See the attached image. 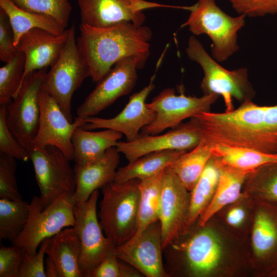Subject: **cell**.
<instances>
[{"instance_id":"obj_39","label":"cell","mask_w":277,"mask_h":277,"mask_svg":"<svg viewBox=\"0 0 277 277\" xmlns=\"http://www.w3.org/2000/svg\"><path fill=\"white\" fill-rule=\"evenodd\" d=\"M143 275L116 254L106 258L95 269L91 277H141Z\"/></svg>"},{"instance_id":"obj_32","label":"cell","mask_w":277,"mask_h":277,"mask_svg":"<svg viewBox=\"0 0 277 277\" xmlns=\"http://www.w3.org/2000/svg\"><path fill=\"white\" fill-rule=\"evenodd\" d=\"M243 192L253 200L277 207V162L263 165L251 172Z\"/></svg>"},{"instance_id":"obj_7","label":"cell","mask_w":277,"mask_h":277,"mask_svg":"<svg viewBox=\"0 0 277 277\" xmlns=\"http://www.w3.org/2000/svg\"><path fill=\"white\" fill-rule=\"evenodd\" d=\"M68 38L59 56L47 72L41 88L52 96L70 122L71 100L74 92L90 77L88 66L78 49L72 25Z\"/></svg>"},{"instance_id":"obj_42","label":"cell","mask_w":277,"mask_h":277,"mask_svg":"<svg viewBox=\"0 0 277 277\" xmlns=\"http://www.w3.org/2000/svg\"><path fill=\"white\" fill-rule=\"evenodd\" d=\"M25 250L12 245L0 247V277H18V271Z\"/></svg>"},{"instance_id":"obj_28","label":"cell","mask_w":277,"mask_h":277,"mask_svg":"<svg viewBox=\"0 0 277 277\" xmlns=\"http://www.w3.org/2000/svg\"><path fill=\"white\" fill-rule=\"evenodd\" d=\"M0 8L5 11L9 18L15 47L20 37L32 29H44L55 35L61 34L66 30L52 17L25 11L10 0H0Z\"/></svg>"},{"instance_id":"obj_13","label":"cell","mask_w":277,"mask_h":277,"mask_svg":"<svg viewBox=\"0 0 277 277\" xmlns=\"http://www.w3.org/2000/svg\"><path fill=\"white\" fill-rule=\"evenodd\" d=\"M215 93L202 97L186 96L184 92L176 95L173 88H166L154 97L147 106L156 112L150 124L142 129L141 133L156 135L168 128H174L186 118L210 111L211 106L219 97Z\"/></svg>"},{"instance_id":"obj_27","label":"cell","mask_w":277,"mask_h":277,"mask_svg":"<svg viewBox=\"0 0 277 277\" xmlns=\"http://www.w3.org/2000/svg\"><path fill=\"white\" fill-rule=\"evenodd\" d=\"M186 152L167 150L145 154L118 168L114 182L122 183L132 179L141 180L151 177L170 166Z\"/></svg>"},{"instance_id":"obj_2","label":"cell","mask_w":277,"mask_h":277,"mask_svg":"<svg viewBox=\"0 0 277 277\" xmlns=\"http://www.w3.org/2000/svg\"><path fill=\"white\" fill-rule=\"evenodd\" d=\"M193 117L212 147L223 144L277 153V105L259 106L248 101L229 112H204Z\"/></svg>"},{"instance_id":"obj_35","label":"cell","mask_w":277,"mask_h":277,"mask_svg":"<svg viewBox=\"0 0 277 277\" xmlns=\"http://www.w3.org/2000/svg\"><path fill=\"white\" fill-rule=\"evenodd\" d=\"M25 66L24 54L18 51L0 68V105L8 104L18 92Z\"/></svg>"},{"instance_id":"obj_41","label":"cell","mask_w":277,"mask_h":277,"mask_svg":"<svg viewBox=\"0 0 277 277\" xmlns=\"http://www.w3.org/2000/svg\"><path fill=\"white\" fill-rule=\"evenodd\" d=\"M239 14L249 17L277 13V0H228Z\"/></svg>"},{"instance_id":"obj_23","label":"cell","mask_w":277,"mask_h":277,"mask_svg":"<svg viewBox=\"0 0 277 277\" xmlns=\"http://www.w3.org/2000/svg\"><path fill=\"white\" fill-rule=\"evenodd\" d=\"M81 243L73 227L63 229L51 237L46 249L56 264L60 277H84L79 266Z\"/></svg>"},{"instance_id":"obj_17","label":"cell","mask_w":277,"mask_h":277,"mask_svg":"<svg viewBox=\"0 0 277 277\" xmlns=\"http://www.w3.org/2000/svg\"><path fill=\"white\" fill-rule=\"evenodd\" d=\"M190 192L170 167L165 169L162 184L159 221L163 249L183 233L189 213Z\"/></svg>"},{"instance_id":"obj_33","label":"cell","mask_w":277,"mask_h":277,"mask_svg":"<svg viewBox=\"0 0 277 277\" xmlns=\"http://www.w3.org/2000/svg\"><path fill=\"white\" fill-rule=\"evenodd\" d=\"M29 204L21 200L0 199V240L12 244L24 229L29 219Z\"/></svg>"},{"instance_id":"obj_38","label":"cell","mask_w":277,"mask_h":277,"mask_svg":"<svg viewBox=\"0 0 277 277\" xmlns=\"http://www.w3.org/2000/svg\"><path fill=\"white\" fill-rule=\"evenodd\" d=\"M6 105H0V153L24 162L30 159L28 152L13 135L7 125Z\"/></svg>"},{"instance_id":"obj_18","label":"cell","mask_w":277,"mask_h":277,"mask_svg":"<svg viewBox=\"0 0 277 277\" xmlns=\"http://www.w3.org/2000/svg\"><path fill=\"white\" fill-rule=\"evenodd\" d=\"M81 23L94 27H106L124 23L143 25L144 10L170 7L144 0H77Z\"/></svg>"},{"instance_id":"obj_20","label":"cell","mask_w":277,"mask_h":277,"mask_svg":"<svg viewBox=\"0 0 277 277\" xmlns=\"http://www.w3.org/2000/svg\"><path fill=\"white\" fill-rule=\"evenodd\" d=\"M155 74L152 75L149 84L138 92L132 94L122 111L115 116L104 118L91 116L84 119L86 124L82 127L86 130L109 129L124 134L127 141L135 140L140 130L151 123L156 117V112L148 108L146 100L155 88Z\"/></svg>"},{"instance_id":"obj_29","label":"cell","mask_w":277,"mask_h":277,"mask_svg":"<svg viewBox=\"0 0 277 277\" xmlns=\"http://www.w3.org/2000/svg\"><path fill=\"white\" fill-rule=\"evenodd\" d=\"M211 153L222 164L241 170L253 171L263 165L277 162V153H267L223 144L213 145Z\"/></svg>"},{"instance_id":"obj_10","label":"cell","mask_w":277,"mask_h":277,"mask_svg":"<svg viewBox=\"0 0 277 277\" xmlns=\"http://www.w3.org/2000/svg\"><path fill=\"white\" fill-rule=\"evenodd\" d=\"M39 188L42 209L61 196L74 194L76 177L69 158L58 148L48 146L34 148L30 154Z\"/></svg>"},{"instance_id":"obj_36","label":"cell","mask_w":277,"mask_h":277,"mask_svg":"<svg viewBox=\"0 0 277 277\" xmlns=\"http://www.w3.org/2000/svg\"><path fill=\"white\" fill-rule=\"evenodd\" d=\"M25 11L49 15L65 29L68 24L72 7L69 0H10Z\"/></svg>"},{"instance_id":"obj_19","label":"cell","mask_w":277,"mask_h":277,"mask_svg":"<svg viewBox=\"0 0 277 277\" xmlns=\"http://www.w3.org/2000/svg\"><path fill=\"white\" fill-rule=\"evenodd\" d=\"M163 250L159 221L149 225L137 237L116 247L115 254L146 277H168L162 258Z\"/></svg>"},{"instance_id":"obj_26","label":"cell","mask_w":277,"mask_h":277,"mask_svg":"<svg viewBox=\"0 0 277 277\" xmlns=\"http://www.w3.org/2000/svg\"><path fill=\"white\" fill-rule=\"evenodd\" d=\"M220 175V163L215 157L211 155L202 174L190 191L189 213L182 234L196 222L210 204L216 191Z\"/></svg>"},{"instance_id":"obj_3","label":"cell","mask_w":277,"mask_h":277,"mask_svg":"<svg viewBox=\"0 0 277 277\" xmlns=\"http://www.w3.org/2000/svg\"><path fill=\"white\" fill-rule=\"evenodd\" d=\"M79 29L77 45L93 82L124 58L134 57L145 65L150 54L152 32L147 26L124 23L94 27L81 23Z\"/></svg>"},{"instance_id":"obj_1","label":"cell","mask_w":277,"mask_h":277,"mask_svg":"<svg viewBox=\"0 0 277 277\" xmlns=\"http://www.w3.org/2000/svg\"><path fill=\"white\" fill-rule=\"evenodd\" d=\"M214 215L204 225L196 222L165 248L170 275L229 277L251 269L249 244ZM165 249V248H164Z\"/></svg>"},{"instance_id":"obj_22","label":"cell","mask_w":277,"mask_h":277,"mask_svg":"<svg viewBox=\"0 0 277 277\" xmlns=\"http://www.w3.org/2000/svg\"><path fill=\"white\" fill-rule=\"evenodd\" d=\"M120 152L116 147L108 149L99 159L85 165L74 166L76 189L73 194L75 204L87 201L99 188L114 182L120 163Z\"/></svg>"},{"instance_id":"obj_16","label":"cell","mask_w":277,"mask_h":277,"mask_svg":"<svg viewBox=\"0 0 277 277\" xmlns=\"http://www.w3.org/2000/svg\"><path fill=\"white\" fill-rule=\"evenodd\" d=\"M202 128L199 120L192 117L163 134L139 133L131 142L118 141L116 148L129 162L147 153L167 150L188 151L198 145L202 138Z\"/></svg>"},{"instance_id":"obj_24","label":"cell","mask_w":277,"mask_h":277,"mask_svg":"<svg viewBox=\"0 0 277 277\" xmlns=\"http://www.w3.org/2000/svg\"><path fill=\"white\" fill-rule=\"evenodd\" d=\"M122 136V133L109 129L93 131L76 128L72 136L75 164L85 165L96 161L108 149L116 147Z\"/></svg>"},{"instance_id":"obj_5","label":"cell","mask_w":277,"mask_h":277,"mask_svg":"<svg viewBox=\"0 0 277 277\" xmlns=\"http://www.w3.org/2000/svg\"><path fill=\"white\" fill-rule=\"evenodd\" d=\"M187 21L181 27H188L195 35L206 34L211 39L212 57L222 62L239 50L238 32L244 26V14L228 15L216 4L215 0H198L191 6Z\"/></svg>"},{"instance_id":"obj_43","label":"cell","mask_w":277,"mask_h":277,"mask_svg":"<svg viewBox=\"0 0 277 277\" xmlns=\"http://www.w3.org/2000/svg\"><path fill=\"white\" fill-rule=\"evenodd\" d=\"M17 52L9 18L5 11L0 8V60L5 63H8Z\"/></svg>"},{"instance_id":"obj_11","label":"cell","mask_w":277,"mask_h":277,"mask_svg":"<svg viewBox=\"0 0 277 277\" xmlns=\"http://www.w3.org/2000/svg\"><path fill=\"white\" fill-rule=\"evenodd\" d=\"M47 70L44 68L28 74L15 97L6 105L8 127L29 154L38 129V93Z\"/></svg>"},{"instance_id":"obj_34","label":"cell","mask_w":277,"mask_h":277,"mask_svg":"<svg viewBox=\"0 0 277 277\" xmlns=\"http://www.w3.org/2000/svg\"><path fill=\"white\" fill-rule=\"evenodd\" d=\"M254 208V200L243 193L235 202L228 205L216 215L231 231L243 238L250 234Z\"/></svg>"},{"instance_id":"obj_21","label":"cell","mask_w":277,"mask_h":277,"mask_svg":"<svg viewBox=\"0 0 277 277\" xmlns=\"http://www.w3.org/2000/svg\"><path fill=\"white\" fill-rule=\"evenodd\" d=\"M69 33L70 29H66L60 35H55L44 29L34 28L20 37L15 48L25 56L23 83L29 73L47 68L55 63L68 38Z\"/></svg>"},{"instance_id":"obj_15","label":"cell","mask_w":277,"mask_h":277,"mask_svg":"<svg viewBox=\"0 0 277 277\" xmlns=\"http://www.w3.org/2000/svg\"><path fill=\"white\" fill-rule=\"evenodd\" d=\"M38 101L40 118L33 149L55 146L70 161L73 160L72 134L76 128L83 126L86 122L77 116L73 122L69 121L54 98L42 88L38 93Z\"/></svg>"},{"instance_id":"obj_9","label":"cell","mask_w":277,"mask_h":277,"mask_svg":"<svg viewBox=\"0 0 277 277\" xmlns=\"http://www.w3.org/2000/svg\"><path fill=\"white\" fill-rule=\"evenodd\" d=\"M98 190L89 199L75 204L76 230L81 243L79 266L85 277H91L98 266L107 257L115 254L116 246L104 234L96 213Z\"/></svg>"},{"instance_id":"obj_25","label":"cell","mask_w":277,"mask_h":277,"mask_svg":"<svg viewBox=\"0 0 277 277\" xmlns=\"http://www.w3.org/2000/svg\"><path fill=\"white\" fill-rule=\"evenodd\" d=\"M252 171L236 169L220 163V175L216 191L210 204L198 219V224L204 225L224 208L240 199L243 195L244 183Z\"/></svg>"},{"instance_id":"obj_40","label":"cell","mask_w":277,"mask_h":277,"mask_svg":"<svg viewBox=\"0 0 277 277\" xmlns=\"http://www.w3.org/2000/svg\"><path fill=\"white\" fill-rule=\"evenodd\" d=\"M51 238L44 240L36 253L31 254L25 251L20 265L18 277H46L44 259Z\"/></svg>"},{"instance_id":"obj_12","label":"cell","mask_w":277,"mask_h":277,"mask_svg":"<svg viewBox=\"0 0 277 277\" xmlns=\"http://www.w3.org/2000/svg\"><path fill=\"white\" fill-rule=\"evenodd\" d=\"M249 251L255 275L277 277L276 206L254 200Z\"/></svg>"},{"instance_id":"obj_14","label":"cell","mask_w":277,"mask_h":277,"mask_svg":"<svg viewBox=\"0 0 277 277\" xmlns=\"http://www.w3.org/2000/svg\"><path fill=\"white\" fill-rule=\"evenodd\" d=\"M144 66L134 57L124 58L115 64L78 107L77 117L85 119L94 116L120 97L130 92L137 79L136 70Z\"/></svg>"},{"instance_id":"obj_4","label":"cell","mask_w":277,"mask_h":277,"mask_svg":"<svg viewBox=\"0 0 277 277\" xmlns=\"http://www.w3.org/2000/svg\"><path fill=\"white\" fill-rule=\"evenodd\" d=\"M140 183L138 179L113 182L102 188L99 222L105 235L116 246L128 241L136 233Z\"/></svg>"},{"instance_id":"obj_44","label":"cell","mask_w":277,"mask_h":277,"mask_svg":"<svg viewBox=\"0 0 277 277\" xmlns=\"http://www.w3.org/2000/svg\"><path fill=\"white\" fill-rule=\"evenodd\" d=\"M46 277H60L58 268L51 258L48 256L45 261Z\"/></svg>"},{"instance_id":"obj_8","label":"cell","mask_w":277,"mask_h":277,"mask_svg":"<svg viewBox=\"0 0 277 277\" xmlns=\"http://www.w3.org/2000/svg\"><path fill=\"white\" fill-rule=\"evenodd\" d=\"M73 194H64L45 209L39 196H34L29 204L27 223L12 245L31 254L37 252L42 241L53 236L63 229L75 224Z\"/></svg>"},{"instance_id":"obj_37","label":"cell","mask_w":277,"mask_h":277,"mask_svg":"<svg viewBox=\"0 0 277 277\" xmlns=\"http://www.w3.org/2000/svg\"><path fill=\"white\" fill-rule=\"evenodd\" d=\"M16 160L0 153V199L22 200L16 183Z\"/></svg>"},{"instance_id":"obj_6","label":"cell","mask_w":277,"mask_h":277,"mask_svg":"<svg viewBox=\"0 0 277 277\" xmlns=\"http://www.w3.org/2000/svg\"><path fill=\"white\" fill-rule=\"evenodd\" d=\"M186 52L188 57L197 63L203 70L201 88L204 95L215 93L221 95L226 107L225 112L234 110L233 97L241 103L251 101L254 97L255 91L248 81L246 68L232 71L223 68L208 54L193 35L189 38Z\"/></svg>"},{"instance_id":"obj_31","label":"cell","mask_w":277,"mask_h":277,"mask_svg":"<svg viewBox=\"0 0 277 277\" xmlns=\"http://www.w3.org/2000/svg\"><path fill=\"white\" fill-rule=\"evenodd\" d=\"M212 146L202 137L200 143L187 151L170 166L190 192L195 185L211 156Z\"/></svg>"},{"instance_id":"obj_30","label":"cell","mask_w":277,"mask_h":277,"mask_svg":"<svg viewBox=\"0 0 277 277\" xmlns=\"http://www.w3.org/2000/svg\"><path fill=\"white\" fill-rule=\"evenodd\" d=\"M165 169L140 180V198L136 233L139 236L150 224L159 221L161 194Z\"/></svg>"}]
</instances>
